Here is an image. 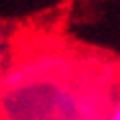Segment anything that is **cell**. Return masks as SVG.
<instances>
[{"label": "cell", "instance_id": "1", "mask_svg": "<svg viewBox=\"0 0 120 120\" xmlns=\"http://www.w3.org/2000/svg\"><path fill=\"white\" fill-rule=\"evenodd\" d=\"M106 120H120V102L112 108V112L108 114V118H106Z\"/></svg>", "mask_w": 120, "mask_h": 120}]
</instances>
